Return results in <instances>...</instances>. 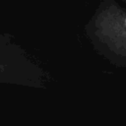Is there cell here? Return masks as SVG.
<instances>
[{
	"instance_id": "6da1fadb",
	"label": "cell",
	"mask_w": 126,
	"mask_h": 126,
	"mask_svg": "<svg viewBox=\"0 0 126 126\" xmlns=\"http://www.w3.org/2000/svg\"><path fill=\"white\" fill-rule=\"evenodd\" d=\"M125 24H126V20H125Z\"/></svg>"
}]
</instances>
